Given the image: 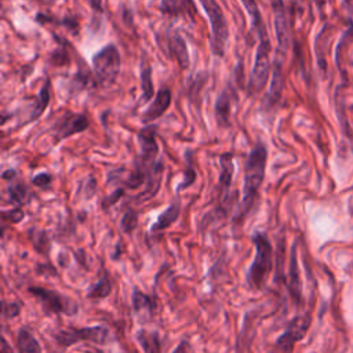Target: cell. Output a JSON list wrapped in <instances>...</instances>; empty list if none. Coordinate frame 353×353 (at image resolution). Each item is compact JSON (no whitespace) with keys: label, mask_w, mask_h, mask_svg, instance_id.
I'll use <instances>...</instances> for the list:
<instances>
[{"label":"cell","mask_w":353,"mask_h":353,"mask_svg":"<svg viewBox=\"0 0 353 353\" xmlns=\"http://www.w3.org/2000/svg\"><path fill=\"white\" fill-rule=\"evenodd\" d=\"M284 61L285 59L280 57H274L273 59L270 85L268 92L263 97V103L268 110L273 109L281 99V94L284 88Z\"/></svg>","instance_id":"cell-13"},{"label":"cell","mask_w":353,"mask_h":353,"mask_svg":"<svg viewBox=\"0 0 353 353\" xmlns=\"http://www.w3.org/2000/svg\"><path fill=\"white\" fill-rule=\"evenodd\" d=\"M51 182H52V176L50 174H47V172L37 174L36 176L32 178V183L36 185V186H41V188L48 186Z\"/></svg>","instance_id":"cell-34"},{"label":"cell","mask_w":353,"mask_h":353,"mask_svg":"<svg viewBox=\"0 0 353 353\" xmlns=\"http://www.w3.org/2000/svg\"><path fill=\"white\" fill-rule=\"evenodd\" d=\"M37 1H40L44 6H54L58 0H37Z\"/></svg>","instance_id":"cell-38"},{"label":"cell","mask_w":353,"mask_h":353,"mask_svg":"<svg viewBox=\"0 0 353 353\" xmlns=\"http://www.w3.org/2000/svg\"><path fill=\"white\" fill-rule=\"evenodd\" d=\"M90 121L84 113L65 112L52 125V137L55 145L74 134L85 131Z\"/></svg>","instance_id":"cell-9"},{"label":"cell","mask_w":353,"mask_h":353,"mask_svg":"<svg viewBox=\"0 0 353 353\" xmlns=\"http://www.w3.org/2000/svg\"><path fill=\"white\" fill-rule=\"evenodd\" d=\"M1 216H3V219H7L10 223H18L25 218V214H23L22 210L14 208V210H10V211H3Z\"/></svg>","instance_id":"cell-33"},{"label":"cell","mask_w":353,"mask_h":353,"mask_svg":"<svg viewBox=\"0 0 353 353\" xmlns=\"http://www.w3.org/2000/svg\"><path fill=\"white\" fill-rule=\"evenodd\" d=\"M273 14V23L277 40V50L276 57L284 58L290 46V26H288V17L287 10L283 0H269Z\"/></svg>","instance_id":"cell-10"},{"label":"cell","mask_w":353,"mask_h":353,"mask_svg":"<svg viewBox=\"0 0 353 353\" xmlns=\"http://www.w3.org/2000/svg\"><path fill=\"white\" fill-rule=\"evenodd\" d=\"M200 6L205 11L210 25H211V34H210V50L212 55L222 58L225 55L228 43H229V26L228 19L223 14L222 7L216 0H199Z\"/></svg>","instance_id":"cell-3"},{"label":"cell","mask_w":353,"mask_h":353,"mask_svg":"<svg viewBox=\"0 0 353 353\" xmlns=\"http://www.w3.org/2000/svg\"><path fill=\"white\" fill-rule=\"evenodd\" d=\"M28 291L40 301L43 310L47 314L63 313L68 316H73L79 310L76 302H73L69 296L59 294L58 291L48 290L44 287H29Z\"/></svg>","instance_id":"cell-7"},{"label":"cell","mask_w":353,"mask_h":353,"mask_svg":"<svg viewBox=\"0 0 353 353\" xmlns=\"http://www.w3.org/2000/svg\"><path fill=\"white\" fill-rule=\"evenodd\" d=\"M1 178L7 181V193L10 201L17 205H22L28 199V189L23 183V179H18L15 170H6Z\"/></svg>","instance_id":"cell-16"},{"label":"cell","mask_w":353,"mask_h":353,"mask_svg":"<svg viewBox=\"0 0 353 353\" xmlns=\"http://www.w3.org/2000/svg\"><path fill=\"white\" fill-rule=\"evenodd\" d=\"M207 80H208V73H207L205 70L199 72V73L196 74V77L192 80V83H190V85H189V88H188V94H189V98H190L192 101H193L194 98H197V95L200 94L201 88H203L204 84L207 83Z\"/></svg>","instance_id":"cell-28"},{"label":"cell","mask_w":353,"mask_h":353,"mask_svg":"<svg viewBox=\"0 0 353 353\" xmlns=\"http://www.w3.org/2000/svg\"><path fill=\"white\" fill-rule=\"evenodd\" d=\"M268 161V148L262 142H256L254 148L250 150V154L244 164V189H243V200L240 204V210L236 215L237 222L244 221L248 212L252 210L259 188L265 178Z\"/></svg>","instance_id":"cell-1"},{"label":"cell","mask_w":353,"mask_h":353,"mask_svg":"<svg viewBox=\"0 0 353 353\" xmlns=\"http://www.w3.org/2000/svg\"><path fill=\"white\" fill-rule=\"evenodd\" d=\"M197 178V174L194 171V168L192 167V164H189V167L183 171V179L181 181V183L176 186V192H181L183 189H188Z\"/></svg>","instance_id":"cell-31"},{"label":"cell","mask_w":353,"mask_h":353,"mask_svg":"<svg viewBox=\"0 0 353 353\" xmlns=\"http://www.w3.org/2000/svg\"><path fill=\"white\" fill-rule=\"evenodd\" d=\"M152 73H153V69L149 61L146 59V57H142L141 65H139V81H141V91H142L141 102L143 103L150 101L154 97V84H153Z\"/></svg>","instance_id":"cell-17"},{"label":"cell","mask_w":353,"mask_h":353,"mask_svg":"<svg viewBox=\"0 0 353 353\" xmlns=\"http://www.w3.org/2000/svg\"><path fill=\"white\" fill-rule=\"evenodd\" d=\"M181 214V201L175 200L172 201L168 208H165L157 218V221L150 226L152 232H161L168 229L179 216Z\"/></svg>","instance_id":"cell-21"},{"label":"cell","mask_w":353,"mask_h":353,"mask_svg":"<svg viewBox=\"0 0 353 353\" xmlns=\"http://www.w3.org/2000/svg\"><path fill=\"white\" fill-rule=\"evenodd\" d=\"M219 164H221V174H219V186H221V193L222 197L228 193L232 185V178H233V171H234V164H233V153L226 152L219 156Z\"/></svg>","instance_id":"cell-19"},{"label":"cell","mask_w":353,"mask_h":353,"mask_svg":"<svg viewBox=\"0 0 353 353\" xmlns=\"http://www.w3.org/2000/svg\"><path fill=\"white\" fill-rule=\"evenodd\" d=\"M160 10L163 14L179 17V15H193L196 8L190 0H160Z\"/></svg>","instance_id":"cell-22"},{"label":"cell","mask_w":353,"mask_h":353,"mask_svg":"<svg viewBox=\"0 0 353 353\" xmlns=\"http://www.w3.org/2000/svg\"><path fill=\"white\" fill-rule=\"evenodd\" d=\"M137 225H138V214H137V211H134L132 208L127 210L124 212V215L121 216V221H120L121 230L124 233L130 234V233H132L135 230Z\"/></svg>","instance_id":"cell-29"},{"label":"cell","mask_w":353,"mask_h":353,"mask_svg":"<svg viewBox=\"0 0 353 353\" xmlns=\"http://www.w3.org/2000/svg\"><path fill=\"white\" fill-rule=\"evenodd\" d=\"M50 98H51L50 97V81L47 80L46 84L40 88L37 97L33 99V102H32V105L29 108V116H28L25 124L37 120L44 113V110L50 105Z\"/></svg>","instance_id":"cell-18"},{"label":"cell","mask_w":353,"mask_h":353,"mask_svg":"<svg viewBox=\"0 0 353 353\" xmlns=\"http://www.w3.org/2000/svg\"><path fill=\"white\" fill-rule=\"evenodd\" d=\"M288 290L290 295L295 302H301V292H302V285L299 280V269H298V262H296V248L292 245L291 250V258H290V272H288Z\"/></svg>","instance_id":"cell-20"},{"label":"cell","mask_w":353,"mask_h":353,"mask_svg":"<svg viewBox=\"0 0 353 353\" xmlns=\"http://www.w3.org/2000/svg\"><path fill=\"white\" fill-rule=\"evenodd\" d=\"M135 339L143 353H160L161 352V343L157 331H148V330H139L135 332Z\"/></svg>","instance_id":"cell-23"},{"label":"cell","mask_w":353,"mask_h":353,"mask_svg":"<svg viewBox=\"0 0 353 353\" xmlns=\"http://www.w3.org/2000/svg\"><path fill=\"white\" fill-rule=\"evenodd\" d=\"M92 72L99 85H112L121 70V55L116 44L109 43L98 50L91 59Z\"/></svg>","instance_id":"cell-5"},{"label":"cell","mask_w":353,"mask_h":353,"mask_svg":"<svg viewBox=\"0 0 353 353\" xmlns=\"http://www.w3.org/2000/svg\"><path fill=\"white\" fill-rule=\"evenodd\" d=\"M18 353H43V349L36 336L26 328H19L17 334Z\"/></svg>","instance_id":"cell-25"},{"label":"cell","mask_w":353,"mask_h":353,"mask_svg":"<svg viewBox=\"0 0 353 353\" xmlns=\"http://www.w3.org/2000/svg\"><path fill=\"white\" fill-rule=\"evenodd\" d=\"M343 1H345V3H347V4H349V3H350V1H352V0H343Z\"/></svg>","instance_id":"cell-39"},{"label":"cell","mask_w":353,"mask_h":353,"mask_svg":"<svg viewBox=\"0 0 353 353\" xmlns=\"http://www.w3.org/2000/svg\"><path fill=\"white\" fill-rule=\"evenodd\" d=\"M171 99H172V95H171L170 88L161 87L156 92V95L152 99V102L149 103V106L142 113V123L149 124V123H153L154 120L160 119L168 110V108L171 105Z\"/></svg>","instance_id":"cell-15"},{"label":"cell","mask_w":353,"mask_h":353,"mask_svg":"<svg viewBox=\"0 0 353 353\" xmlns=\"http://www.w3.org/2000/svg\"><path fill=\"white\" fill-rule=\"evenodd\" d=\"M240 1L251 18V29L255 33H259L261 30L266 29V25L263 22V18H262V14H261L256 0H240Z\"/></svg>","instance_id":"cell-26"},{"label":"cell","mask_w":353,"mask_h":353,"mask_svg":"<svg viewBox=\"0 0 353 353\" xmlns=\"http://www.w3.org/2000/svg\"><path fill=\"white\" fill-rule=\"evenodd\" d=\"M1 353H12V350H11L10 345L7 343L4 336H1Z\"/></svg>","instance_id":"cell-37"},{"label":"cell","mask_w":353,"mask_h":353,"mask_svg":"<svg viewBox=\"0 0 353 353\" xmlns=\"http://www.w3.org/2000/svg\"><path fill=\"white\" fill-rule=\"evenodd\" d=\"M255 245V258L247 272V284L252 290H261L273 269V248L266 233L255 232L252 234Z\"/></svg>","instance_id":"cell-2"},{"label":"cell","mask_w":353,"mask_h":353,"mask_svg":"<svg viewBox=\"0 0 353 353\" xmlns=\"http://www.w3.org/2000/svg\"><path fill=\"white\" fill-rule=\"evenodd\" d=\"M54 339L58 345L68 347L77 342H92L97 345H106L110 342V331L106 325L98 324L83 328H63L54 334Z\"/></svg>","instance_id":"cell-6"},{"label":"cell","mask_w":353,"mask_h":353,"mask_svg":"<svg viewBox=\"0 0 353 353\" xmlns=\"http://www.w3.org/2000/svg\"><path fill=\"white\" fill-rule=\"evenodd\" d=\"M112 292V280L108 273H103L99 280L88 290L87 298L90 299H103Z\"/></svg>","instance_id":"cell-27"},{"label":"cell","mask_w":353,"mask_h":353,"mask_svg":"<svg viewBox=\"0 0 353 353\" xmlns=\"http://www.w3.org/2000/svg\"><path fill=\"white\" fill-rule=\"evenodd\" d=\"M21 312V303L18 302H4L3 303V314L6 319H14Z\"/></svg>","instance_id":"cell-32"},{"label":"cell","mask_w":353,"mask_h":353,"mask_svg":"<svg viewBox=\"0 0 353 353\" xmlns=\"http://www.w3.org/2000/svg\"><path fill=\"white\" fill-rule=\"evenodd\" d=\"M29 233H30V240H32L34 248L39 252H41V254H44V252L48 254L50 243H48V239L46 237V232H43V230H33V233H32V230H30Z\"/></svg>","instance_id":"cell-30"},{"label":"cell","mask_w":353,"mask_h":353,"mask_svg":"<svg viewBox=\"0 0 353 353\" xmlns=\"http://www.w3.org/2000/svg\"><path fill=\"white\" fill-rule=\"evenodd\" d=\"M310 325V317L309 316H299L295 317L287 327V330L277 338L276 347L281 350L283 353H291L294 350V346L298 341H301Z\"/></svg>","instance_id":"cell-11"},{"label":"cell","mask_w":353,"mask_h":353,"mask_svg":"<svg viewBox=\"0 0 353 353\" xmlns=\"http://www.w3.org/2000/svg\"><path fill=\"white\" fill-rule=\"evenodd\" d=\"M138 143L141 148V154L135 161V165L150 172L159 163V145L156 141V125L143 127L138 132Z\"/></svg>","instance_id":"cell-8"},{"label":"cell","mask_w":353,"mask_h":353,"mask_svg":"<svg viewBox=\"0 0 353 353\" xmlns=\"http://www.w3.org/2000/svg\"><path fill=\"white\" fill-rule=\"evenodd\" d=\"M131 302H132V310L137 316H141V313H146L149 317H153L156 303L149 295L143 294L138 288H134Z\"/></svg>","instance_id":"cell-24"},{"label":"cell","mask_w":353,"mask_h":353,"mask_svg":"<svg viewBox=\"0 0 353 353\" xmlns=\"http://www.w3.org/2000/svg\"><path fill=\"white\" fill-rule=\"evenodd\" d=\"M159 46L161 47V50L164 51V54L170 58H174L176 61V63L179 65V68L182 70L188 69L190 65V59H189V51H188V46L185 39L178 33V32H172L170 34L164 36V41L157 40Z\"/></svg>","instance_id":"cell-12"},{"label":"cell","mask_w":353,"mask_h":353,"mask_svg":"<svg viewBox=\"0 0 353 353\" xmlns=\"http://www.w3.org/2000/svg\"><path fill=\"white\" fill-rule=\"evenodd\" d=\"M258 44L255 48L254 65L251 70V76L248 80V92L258 94L261 92L269 79L270 73V52H272V43L268 33V28L261 30L258 34Z\"/></svg>","instance_id":"cell-4"},{"label":"cell","mask_w":353,"mask_h":353,"mask_svg":"<svg viewBox=\"0 0 353 353\" xmlns=\"http://www.w3.org/2000/svg\"><path fill=\"white\" fill-rule=\"evenodd\" d=\"M172 353H188V342L186 341L179 342V345L174 349Z\"/></svg>","instance_id":"cell-36"},{"label":"cell","mask_w":353,"mask_h":353,"mask_svg":"<svg viewBox=\"0 0 353 353\" xmlns=\"http://www.w3.org/2000/svg\"><path fill=\"white\" fill-rule=\"evenodd\" d=\"M124 194V189H121V188H119V189H116L113 193H110V196H108V197H105L103 199V201H102V207L103 208H108V207H110V205H113L121 196Z\"/></svg>","instance_id":"cell-35"},{"label":"cell","mask_w":353,"mask_h":353,"mask_svg":"<svg viewBox=\"0 0 353 353\" xmlns=\"http://www.w3.org/2000/svg\"><path fill=\"white\" fill-rule=\"evenodd\" d=\"M237 99L234 87L232 83H229L218 95L214 106V113H215V120L219 127L228 128L230 127V114H232V103L233 101Z\"/></svg>","instance_id":"cell-14"}]
</instances>
